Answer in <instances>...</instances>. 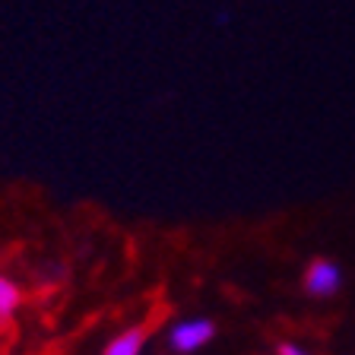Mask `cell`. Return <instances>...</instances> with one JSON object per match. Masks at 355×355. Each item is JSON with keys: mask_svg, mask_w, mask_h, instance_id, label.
Returning a JSON list of instances; mask_svg holds the SVG:
<instances>
[{"mask_svg": "<svg viewBox=\"0 0 355 355\" xmlns=\"http://www.w3.org/2000/svg\"><path fill=\"white\" fill-rule=\"evenodd\" d=\"M216 336V324L207 318H191V320H178L168 333V346L178 355H191L197 349H203Z\"/></svg>", "mask_w": 355, "mask_h": 355, "instance_id": "1", "label": "cell"}, {"mask_svg": "<svg viewBox=\"0 0 355 355\" xmlns=\"http://www.w3.org/2000/svg\"><path fill=\"white\" fill-rule=\"evenodd\" d=\"M276 355H311V352L304 346H298V343H279Z\"/></svg>", "mask_w": 355, "mask_h": 355, "instance_id": "5", "label": "cell"}, {"mask_svg": "<svg viewBox=\"0 0 355 355\" xmlns=\"http://www.w3.org/2000/svg\"><path fill=\"white\" fill-rule=\"evenodd\" d=\"M343 286V270L340 263H333V260H311L308 270H304V292L314 298H330L336 295Z\"/></svg>", "mask_w": 355, "mask_h": 355, "instance_id": "2", "label": "cell"}, {"mask_svg": "<svg viewBox=\"0 0 355 355\" xmlns=\"http://www.w3.org/2000/svg\"><path fill=\"white\" fill-rule=\"evenodd\" d=\"M19 286L10 276H0V320L13 318V311L19 308Z\"/></svg>", "mask_w": 355, "mask_h": 355, "instance_id": "4", "label": "cell"}, {"mask_svg": "<svg viewBox=\"0 0 355 355\" xmlns=\"http://www.w3.org/2000/svg\"><path fill=\"white\" fill-rule=\"evenodd\" d=\"M143 346H146V327H130V330L118 333L102 355H143Z\"/></svg>", "mask_w": 355, "mask_h": 355, "instance_id": "3", "label": "cell"}]
</instances>
